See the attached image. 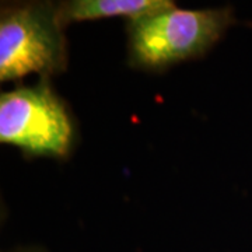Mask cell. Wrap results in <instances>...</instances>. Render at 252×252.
Here are the masks:
<instances>
[{
  "mask_svg": "<svg viewBox=\"0 0 252 252\" xmlns=\"http://www.w3.org/2000/svg\"><path fill=\"white\" fill-rule=\"evenodd\" d=\"M233 23L231 9L182 10L172 6L127 23L129 59L149 70L206 54Z\"/></svg>",
  "mask_w": 252,
  "mask_h": 252,
  "instance_id": "6da1fadb",
  "label": "cell"
},
{
  "mask_svg": "<svg viewBox=\"0 0 252 252\" xmlns=\"http://www.w3.org/2000/svg\"><path fill=\"white\" fill-rule=\"evenodd\" d=\"M52 3L3 7L0 14V80L36 73L46 80L66 67V39Z\"/></svg>",
  "mask_w": 252,
  "mask_h": 252,
  "instance_id": "7a4b0ae2",
  "label": "cell"
},
{
  "mask_svg": "<svg viewBox=\"0 0 252 252\" xmlns=\"http://www.w3.org/2000/svg\"><path fill=\"white\" fill-rule=\"evenodd\" d=\"M69 111L48 81L0 97V142L35 156L63 157L73 142Z\"/></svg>",
  "mask_w": 252,
  "mask_h": 252,
  "instance_id": "3957f363",
  "label": "cell"
},
{
  "mask_svg": "<svg viewBox=\"0 0 252 252\" xmlns=\"http://www.w3.org/2000/svg\"><path fill=\"white\" fill-rule=\"evenodd\" d=\"M175 6L168 0H72L58 6L63 26L108 17H125L129 21Z\"/></svg>",
  "mask_w": 252,
  "mask_h": 252,
  "instance_id": "277c9868",
  "label": "cell"
},
{
  "mask_svg": "<svg viewBox=\"0 0 252 252\" xmlns=\"http://www.w3.org/2000/svg\"><path fill=\"white\" fill-rule=\"evenodd\" d=\"M14 252H44L41 251V250H38V248H26V250H18V251Z\"/></svg>",
  "mask_w": 252,
  "mask_h": 252,
  "instance_id": "5b68a950",
  "label": "cell"
}]
</instances>
